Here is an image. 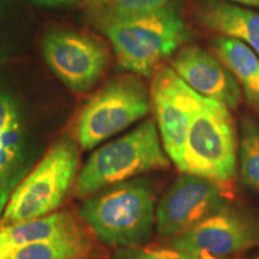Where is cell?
<instances>
[{"instance_id":"1","label":"cell","mask_w":259,"mask_h":259,"mask_svg":"<svg viewBox=\"0 0 259 259\" xmlns=\"http://www.w3.org/2000/svg\"><path fill=\"white\" fill-rule=\"evenodd\" d=\"M103 30L121 69L149 77L160 63L189 42L191 34L177 3L125 17L107 18Z\"/></svg>"},{"instance_id":"2","label":"cell","mask_w":259,"mask_h":259,"mask_svg":"<svg viewBox=\"0 0 259 259\" xmlns=\"http://www.w3.org/2000/svg\"><path fill=\"white\" fill-rule=\"evenodd\" d=\"M155 192L150 181L131 179L88 197L78 209L80 220L103 244L142 245L153 234Z\"/></svg>"},{"instance_id":"3","label":"cell","mask_w":259,"mask_h":259,"mask_svg":"<svg viewBox=\"0 0 259 259\" xmlns=\"http://www.w3.org/2000/svg\"><path fill=\"white\" fill-rule=\"evenodd\" d=\"M156 121L148 119L121 137L97 148L73 184L77 198H88L107 187L149 171L169 168Z\"/></svg>"},{"instance_id":"4","label":"cell","mask_w":259,"mask_h":259,"mask_svg":"<svg viewBox=\"0 0 259 259\" xmlns=\"http://www.w3.org/2000/svg\"><path fill=\"white\" fill-rule=\"evenodd\" d=\"M238 135L229 108L200 95L178 169L229 186L238 168Z\"/></svg>"},{"instance_id":"5","label":"cell","mask_w":259,"mask_h":259,"mask_svg":"<svg viewBox=\"0 0 259 259\" xmlns=\"http://www.w3.org/2000/svg\"><path fill=\"white\" fill-rule=\"evenodd\" d=\"M79 167V145L70 137L54 143L16 186L0 219V228L48 215L64 203Z\"/></svg>"},{"instance_id":"6","label":"cell","mask_w":259,"mask_h":259,"mask_svg":"<svg viewBox=\"0 0 259 259\" xmlns=\"http://www.w3.org/2000/svg\"><path fill=\"white\" fill-rule=\"evenodd\" d=\"M150 109L147 87L134 74L107 82L83 107L74 125L79 148L92 150L141 120Z\"/></svg>"},{"instance_id":"7","label":"cell","mask_w":259,"mask_h":259,"mask_svg":"<svg viewBox=\"0 0 259 259\" xmlns=\"http://www.w3.org/2000/svg\"><path fill=\"white\" fill-rule=\"evenodd\" d=\"M215 181L181 173L163 193L155 213L157 234L173 239L227 206L229 191Z\"/></svg>"},{"instance_id":"8","label":"cell","mask_w":259,"mask_h":259,"mask_svg":"<svg viewBox=\"0 0 259 259\" xmlns=\"http://www.w3.org/2000/svg\"><path fill=\"white\" fill-rule=\"evenodd\" d=\"M259 244V222L240 209L226 208L197 223L168 245L197 259L226 258Z\"/></svg>"},{"instance_id":"9","label":"cell","mask_w":259,"mask_h":259,"mask_svg":"<svg viewBox=\"0 0 259 259\" xmlns=\"http://www.w3.org/2000/svg\"><path fill=\"white\" fill-rule=\"evenodd\" d=\"M150 94L162 145L169 160L179 168L200 95L168 66L155 70Z\"/></svg>"},{"instance_id":"10","label":"cell","mask_w":259,"mask_h":259,"mask_svg":"<svg viewBox=\"0 0 259 259\" xmlns=\"http://www.w3.org/2000/svg\"><path fill=\"white\" fill-rule=\"evenodd\" d=\"M47 64L64 84L77 93L92 89L105 73L109 54L105 45L82 32L51 31L44 38Z\"/></svg>"},{"instance_id":"11","label":"cell","mask_w":259,"mask_h":259,"mask_svg":"<svg viewBox=\"0 0 259 259\" xmlns=\"http://www.w3.org/2000/svg\"><path fill=\"white\" fill-rule=\"evenodd\" d=\"M171 69L194 92L228 108L241 101V89L225 64L198 46H183L171 60Z\"/></svg>"},{"instance_id":"12","label":"cell","mask_w":259,"mask_h":259,"mask_svg":"<svg viewBox=\"0 0 259 259\" xmlns=\"http://www.w3.org/2000/svg\"><path fill=\"white\" fill-rule=\"evenodd\" d=\"M198 19L210 30L242 41L259 57V12L222 0H206L198 10Z\"/></svg>"},{"instance_id":"13","label":"cell","mask_w":259,"mask_h":259,"mask_svg":"<svg viewBox=\"0 0 259 259\" xmlns=\"http://www.w3.org/2000/svg\"><path fill=\"white\" fill-rule=\"evenodd\" d=\"M84 227L72 212L63 210L0 229V244L9 252L21 246L47 241L83 232Z\"/></svg>"},{"instance_id":"14","label":"cell","mask_w":259,"mask_h":259,"mask_svg":"<svg viewBox=\"0 0 259 259\" xmlns=\"http://www.w3.org/2000/svg\"><path fill=\"white\" fill-rule=\"evenodd\" d=\"M212 50L234 76L251 108L259 114V57L242 41L223 35L213 37Z\"/></svg>"},{"instance_id":"15","label":"cell","mask_w":259,"mask_h":259,"mask_svg":"<svg viewBox=\"0 0 259 259\" xmlns=\"http://www.w3.org/2000/svg\"><path fill=\"white\" fill-rule=\"evenodd\" d=\"M27 170L25 137L22 122L10 128L0 130V219L10 196Z\"/></svg>"},{"instance_id":"16","label":"cell","mask_w":259,"mask_h":259,"mask_svg":"<svg viewBox=\"0 0 259 259\" xmlns=\"http://www.w3.org/2000/svg\"><path fill=\"white\" fill-rule=\"evenodd\" d=\"M96 246L85 229L61 238L15 248L5 259H96Z\"/></svg>"},{"instance_id":"17","label":"cell","mask_w":259,"mask_h":259,"mask_svg":"<svg viewBox=\"0 0 259 259\" xmlns=\"http://www.w3.org/2000/svg\"><path fill=\"white\" fill-rule=\"evenodd\" d=\"M238 156L242 185L259 193V121L250 116L241 121Z\"/></svg>"},{"instance_id":"18","label":"cell","mask_w":259,"mask_h":259,"mask_svg":"<svg viewBox=\"0 0 259 259\" xmlns=\"http://www.w3.org/2000/svg\"><path fill=\"white\" fill-rule=\"evenodd\" d=\"M112 259H197L193 255L177 250L171 246L135 245L120 247Z\"/></svg>"},{"instance_id":"19","label":"cell","mask_w":259,"mask_h":259,"mask_svg":"<svg viewBox=\"0 0 259 259\" xmlns=\"http://www.w3.org/2000/svg\"><path fill=\"white\" fill-rule=\"evenodd\" d=\"M170 0H112L109 17H125L151 11L166 5Z\"/></svg>"},{"instance_id":"20","label":"cell","mask_w":259,"mask_h":259,"mask_svg":"<svg viewBox=\"0 0 259 259\" xmlns=\"http://www.w3.org/2000/svg\"><path fill=\"white\" fill-rule=\"evenodd\" d=\"M21 124L17 102L8 92L0 89V130Z\"/></svg>"},{"instance_id":"21","label":"cell","mask_w":259,"mask_h":259,"mask_svg":"<svg viewBox=\"0 0 259 259\" xmlns=\"http://www.w3.org/2000/svg\"><path fill=\"white\" fill-rule=\"evenodd\" d=\"M34 4L40 6H48V8H54V6H63V5H71L77 3L78 0H30Z\"/></svg>"},{"instance_id":"22","label":"cell","mask_w":259,"mask_h":259,"mask_svg":"<svg viewBox=\"0 0 259 259\" xmlns=\"http://www.w3.org/2000/svg\"><path fill=\"white\" fill-rule=\"evenodd\" d=\"M232 2L239 3V4H242V5L253 6V8L259 9V0H232Z\"/></svg>"},{"instance_id":"23","label":"cell","mask_w":259,"mask_h":259,"mask_svg":"<svg viewBox=\"0 0 259 259\" xmlns=\"http://www.w3.org/2000/svg\"><path fill=\"white\" fill-rule=\"evenodd\" d=\"M10 253L8 248L5 247L4 245L0 244V259H5L6 257H8V254Z\"/></svg>"},{"instance_id":"24","label":"cell","mask_w":259,"mask_h":259,"mask_svg":"<svg viewBox=\"0 0 259 259\" xmlns=\"http://www.w3.org/2000/svg\"><path fill=\"white\" fill-rule=\"evenodd\" d=\"M254 259H259V254H258V257H255Z\"/></svg>"}]
</instances>
